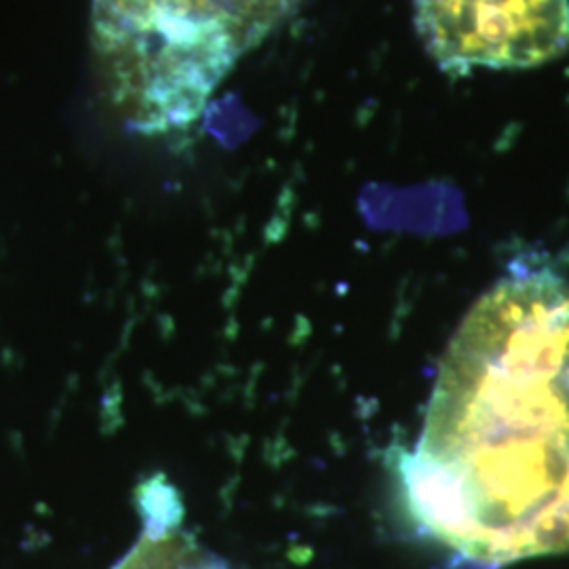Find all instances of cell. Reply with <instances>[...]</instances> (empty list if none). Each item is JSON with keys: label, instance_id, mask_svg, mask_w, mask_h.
I'll use <instances>...</instances> for the list:
<instances>
[{"label": "cell", "instance_id": "6da1fadb", "mask_svg": "<svg viewBox=\"0 0 569 569\" xmlns=\"http://www.w3.org/2000/svg\"><path fill=\"white\" fill-rule=\"evenodd\" d=\"M418 531L462 569L569 550V281L512 270L468 310L397 458Z\"/></svg>", "mask_w": 569, "mask_h": 569}, {"label": "cell", "instance_id": "7a4b0ae2", "mask_svg": "<svg viewBox=\"0 0 569 569\" xmlns=\"http://www.w3.org/2000/svg\"><path fill=\"white\" fill-rule=\"evenodd\" d=\"M416 28L441 70H521L569 49V0H416Z\"/></svg>", "mask_w": 569, "mask_h": 569}, {"label": "cell", "instance_id": "3957f363", "mask_svg": "<svg viewBox=\"0 0 569 569\" xmlns=\"http://www.w3.org/2000/svg\"><path fill=\"white\" fill-rule=\"evenodd\" d=\"M138 509L142 515L143 533L150 542H161L171 538L183 519L182 498L164 475L146 479L138 488Z\"/></svg>", "mask_w": 569, "mask_h": 569}, {"label": "cell", "instance_id": "277c9868", "mask_svg": "<svg viewBox=\"0 0 569 569\" xmlns=\"http://www.w3.org/2000/svg\"><path fill=\"white\" fill-rule=\"evenodd\" d=\"M138 561H140L138 566H136V563H131V566H129V569H164L161 568V563H159V568H154V566H152V563L148 561V557H140Z\"/></svg>", "mask_w": 569, "mask_h": 569}, {"label": "cell", "instance_id": "5b68a950", "mask_svg": "<svg viewBox=\"0 0 569 569\" xmlns=\"http://www.w3.org/2000/svg\"><path fill=\"white\" fill-rule=\"evenodd\" d=\"M197 569H230L222 561H207L203 566H199Z\"/></svg>", "mask_w": 569, "mask_h": 569}]
</instances>
